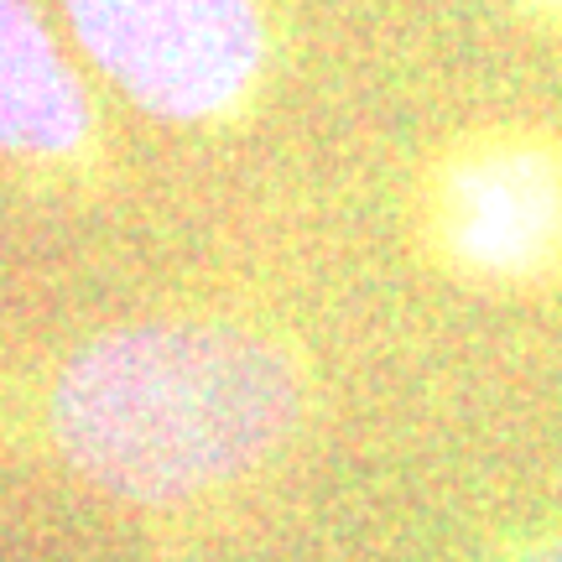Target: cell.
<instances>
[{"label":"cell","mask_w":562,"mask_h":562,"mask_svg":"<svg viewBox=\"0 0 562 562\" xmlns=\"http://www.w3.org/2000/svg\"><path fill=\"white\" fill-rule=\"evenodd\" d=\"M89 100L32 0H0V151L74 157L89 136Z\"/></svg>","instance_id":"cell-4"},{"label":"cell","mask_w":562,"mask_h":562,"mask_svg":"<svg viewBox=\"0 0 562 562\" xmlns=\"http://www.w3.org/2000/svg\"><path fill=\"white\" fill-rule=\"evenodd\" d=\"M307 381L292 349L240 323H131L53 385V438L104 495L178 505L250 474L297 432Z\"/></svg>","instance_id":"cell-1"},{"label":"cell","mask_w":562,"mask_h":562,"mask_svg":"<svg viewBox=\"0 0 562 562\" xmlns=\"http://www.w3.org/2000/svg\"><path fill=\"white\" fill-rule=\"evenodd\" d=\"M526 16H542V21H552V26H562V0H516Z\"/></svg>","instance_id":"cell-6"},{"label":"cell","mask_w":562,"mask_h":562,"mask_svg":"<svg viewBox=\"0 0 562 562\" xmlns=\"http://www.w3.org/2000/svg\"><path fill=\"white\" fill-rule=\"evenodd\" d=\"M63 11L104 79L172 125L235 115L271 58L261 0H63Z\"/></svg>","instance_id":"cell-3"},{"label":"cell","mask_w":562,"mask_h":562,"mask_svg":"<svg viewBox=\"0 0 562 562\" xmlns=\"http://www.w3.org/2000/svg\"><path fill=\"white\" fill-rule=\"evenodd\" d=\"M417 235L469 292L562 286V125L490 121L442 140L417 182Z\"/></svg>","instance_id":"cell-2"},{"label":"cell","mask_w":562,"mask_h":562,"mask_svg":"<svg viewBox=\"0 0 562 562\" xmlns=\"http://www.w3.org/2000/svg\"><path fill=\"white\" fill-rule=\"evenodd\" d=\"M510 562H562V526L558 531H547V537H537L531 547H521Z\"/></svg>","instance_id":"cell-5"}]
</instances>
